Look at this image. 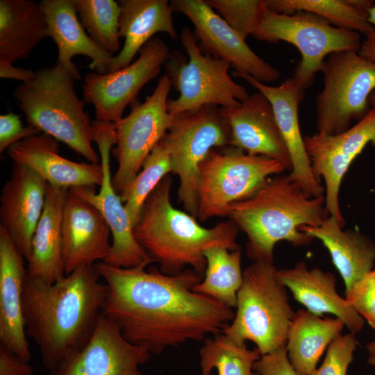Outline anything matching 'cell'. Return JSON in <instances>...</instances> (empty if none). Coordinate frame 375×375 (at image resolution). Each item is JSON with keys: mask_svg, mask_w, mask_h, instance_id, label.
Listing matches in <instances>:
<instances>
[{"mask_svg": "<svg viewBox=\"0 0 375 375\" xmlns=\"http://www.w3.org/2000/svg\"><path fill=\"white\" fill-rule=\"evenodd\" d=\"M367 349L369 352V356L375 355V340L367 344Z\"/></svg>", "mask_w": 375, "mask_h": 375, "instance_id": "cell-44", "label": "cell"}, {"mask_svg": "<svg viewBox=\"0 0 375 375\" xmlns=\"http://www.w3.org/2000/svg\"><path fill=\"white\" fill-rule=\"evenodd\" d=\"M180 40L188 61L182 55H170L165 66L166 74L179 93L176 99L167 101L172 115L208 105L234 108L249 97L247 90L229 76V63L203 53L190 28L182 30Z\"/></svg>", "mask_w": 375, "mask_h": 375, "instance_id": "cell-9", "label": "cell"}, {"mask_svg": "<svg viewBox=\"0 0 375 375\" xmlns=\"http://www.w3.org/2000/svg\"><path fill=\"white\" fill-rule=\"evenodd\" d=\"M24 258L0 227V346L29 362L23 312V290L27 275Z\"/></svg>", "mask_w": 375, "mask_h": 375, "instance_id": "cell-22", "label": "cell"}, {"mask_svg": "<svg viewBox=\"0 0 375 375\" xmlns=\"http://www.w3.org/2000/svg\"><path fill=\"white\" fill-rule=\"evenodd\" d=\"M369 104L372 108H375V91L372 92L369 97Z\"/></svg>", "mask_w": 375, "mask_h": 375, "instance_id": "cell-45", "label": "cell"}, {"mask_svg": "<svg viewBox=\"0 0 375 375\" xmlns=\"http://www.w3.org/2000/svg\"><path fill=\"white\" fill-rule=\"evenodd\" d=\"M324 86L315 98L317 133L336 135L369 112V97L375 89V62L352 51H336L325 59L321 70Z\"/></svg>", "mask_w": 375, "mask_h": 375, "instance_id": "cell-10", "label": "cell"}, {"mask_svg": "<svg viewBox=\"0 0 375 375\" xmlns=\"http://www.w3.org/2000/svg\"><path fill=\"white\" fill-rule=\"evenodd\" d=\"M69 188L48 183L44 210L35 231L27 275L49 283L65 276L62 258V220Z\"/></svg>", "mask_w": 375, "mask_h": 375, "instance_id": "cell-27", "label": "cell"}, {"mask_svg": "<svg viewBox=\"0 0 375 375\" xmlns=\"http://www.w3.org/2000/svg\"><path fill=\"white\" fill-rule=\"evenodd\" d=\"M95 265L81 266L53 283L26 275L23 312L26 335L49 372L90 338L107 288Z\"/></svg>", "mask_w": 375, "mask_h": 375, "instance_id": "cell-2", "label": "cell"}, {"mask_svg": "<svg viewBox=\"0 0 375 375\" xmlns=\"http://www.w3.org/2000/svg\"><path fill=\"white\" fill-rule=\"evenodd\" d=\"M371 273L372 276H374V278H375V268L371 271Z\"/></svg>", "mask_w": 375, "mask_h": 375, "instance_id": "cell-47", "label": "cell"}, {"mask_svg": "<svg viewBox=\"0 0 375 375\" xmlns=\"http://www.w3.org/2000/svg\"><path fill=\"white\" fill-rule=\"evenodd\" d=\"M172 86L169 77L164 74L145 101H134L129 114L114 123L116 144L111 153L118 167L112 183L118 194L136 177L171 125L174 116L167 110V101Z\"/></svg>", "mask_w": 375, "mask_h": 375, "instance_id": "cell-12", "label": "cell"}, {"mask_svg": "<svg viewBox=\"0 0 375 375\" xmlns=\"http://www.w3.org/2000/svg\"><path fill=\"white\" fill-rule=\"evenodd\" d=\"M40 4L45 16L48 35L57 46L56 63L62 65L78 80L81 74L72 58L74 56L83 55L92 60L89 65L91 69L100 74H106L108 64L115 56L86 34L72 0H42Z\"/></svg>", "mask_w": 375, "mask_h": 375, "instance_id": "cell-24", "label": "cell"}, {"mask_svg": "<svg viewBox=\"0 0 375 375\" xmlns=\"http://www.w3.org/2000/svg\"><path fill=\"white\" fill-rule=\"evenodd\" d=\"M244 40L253 34L267 10L265 0H205Z\"/></svg>", "mask_w": 375, "mask_h": 375, "instance_id": "cell-36", "label": "cell"}, {"mask_svg": "<svg viewBox=\"0 0 375 375\" xmlns=\"http://www.w3.org/2000/svg\"><path fill=\"white\" fill-rule=\"evenodd\" d=\"M345 293L350 305L375 330V278L371 272Z\"/></svg>", "mask_w": 375, "mask_h": 375, "instance_id": "cell-38", "label": "cell"}, {"mask_svg": "<svg viewBox=\"0 0 375 375\" xmlns=\"http://www.w3.org/2000/svg\"><path fill=\"white\" fill-rule=\"evenodd\" d=\"M139 53L133 62L119 70L85 75L83 101L94 106L96 120L115 123L121 119L125 108L158 76L171 55L167 44L158 37L150 40Z\"/></svg>", "mask_w": 375, "mask_h": 375, "instance_id": "cell-14", "label": "cell"}, {"mask_svg": "<svg viewBox=\"0 0 375 375\" xmlns=\"http://www.w3.org/2000/svg\"><path fill=\"white\" fill-rule=\"evenodd\" d=\"M28 362L0 346V375H34Z\"/></svg>", "mask_w": 375, "mask_h": 375, "instance_id": "cell-41", "label": "cell"}, {"mask_svg": "<svg viewBox=\"0 0 375 375\" xmlns=\"http://www.w3.org/2000/svg\"><path fill=\"white\" fill-rule=\"evenodd\" d=\"M94 141L98 146L103 180L100 190L88 186L73 187L69 190L95 206L106 219L112 236L111 249L103 262L117 267H147L155 260L135 240L133 226L119 195L112 183L110 154L116 136L114 123L92 122Z\"/></svg>", "mask_w": 375, "mask_h": 375, "instance_id": "cell-13", "label": "cell"}, {"mask_svg": "<svg viewBox=\"0 0 375 375\" xmlns=\"http://www.w3.org/2000/svg\"><path fill=\"white\" fill-rule=\"evenodd\" d=\"M110 235L99 210L69 189L62 220L65 275L81 266L104 261L111 249Z\"/></svg>", "mask_w": 375, "mask_h": 375, "instance_id": "cell-21", "label": "cell"}, {"mask_svg": "<svg viewBox=\"0 0 375 375\" xmlns=\"http://www.w3.org/2000/svg\"><path fill=\"white\" fill-rule=\"evenodd\" d=\"M268 10L290 14L306 11L317 14L333 26L365 35L373 30L368 15L358 9L351 0H265Z\"/></svg>", "mask_w": 375, "mask_h": 375, "instance_id": "cell-33", "label": "cell"}, {"mask_svg": "<svg viewBox=\"0 0 375 375\" xmlns=\"http://www.w3.org/2000/svg\"><path fill=\"white\" fill-rule=\"evenodd\" d=\"M94 265L107 288L101 312L151 353L222 333L235 316L232 308L193 291L203 275L192 268L168 275L156 267Z\"/></svg>", "mask_w": 375, "mask_h": 375, "instance_id": "cell-1", "label": "cell"}, {"mask_svg": "<svg viewBox=\"0 0 375 375\" xmlns=\"http://www.w3.org/2000/svg\"><path fill=\"white\" fill-rule=\"evenodd\" d=\"M357 345L355 334L339 335L328 345L321 366L309 375H347Z\"/></svg>", "mask_w": 375, "mask_h": 375, "instance_id": "cell-37", "label": "cell"}, {"mask_svg": "<svg viewBox=\"0 0 375 375\" xmlns=\"http://www.w3.org/2000/svg\"><path fill=\"white\" fill-rule=\"evenodd\" d=\"M206 268L203 280L193 291L208 296L230 308H236L237 294L242 285L241 250L221 247L206 250Z\"/></svg>", "mask_w": 375, "mask_h": 375, "instance_id": "cell-31", "label": "cell"}, {"mask_svg": "<svg viewBox=\"0 0 375 375\" xmlns=\"http://www.w3.org/2000/svg\"><path fill=\"white\" fill-rule=\"evenodd\" d=\"M170 4L173 12L192 22L201 50L228 62L233 74H248L263 83L280 78L279 71L258 56L205 0H173Z\"/></svg>", "mask_w": 375, "mask_h": 375, "instance_id": "cell-16", "label": "cell"}, {"mask_svg": "<svg viewBox=\"0 0 375 375\" xmlns=\"http://www.w3.org/2000/svg\"><path fill=\"white\" fill-rule=\"evenodd\" d=\"M280 282L288 288L297 301L306 310L321 316L331 313L341 319L350 333L360 332L365 323L363 318L335 289V277L330 272L314 267L308 269L303 262L292 268L277 270Z\"/></svg>", "mask_w": 375, "mask_h": 375, "instance_id": "cell-25", "label": "cell"}, {"mask_svg": "<svg viewBox=\"0 0 375 375\" xmlns=\"http://www.w3.org/2000/svg\"><path fill=\"white\" fill-rule=\"evenodd\" d=\"M78 19L88 35L115 56L120 51V8L114 0H72Z\"/></svg>", "mask_w": 375, "mask_h": 375, "instance_id": "cell-34", "label": "cell"}, {"mask_svg": "<svg viewBox=\"0 0 375 375\" xmlns=\"http://www.w3.org/2000/svg\"><path fill=\"white\" fill-rule=\"evenodd\" d=\"M301 230L319 240L328 249L346 292L373 269L375 243L360 232L344 231L333 216L328 215L318 226H305Z\"/></svg>", "mask_w": 375, "mask_h": 375, "instance_id": "cell-28", "label": "cell"}, {"mask_svg": "<svg viewBox=\"0 0 375 375\" xmlns=\"http://www.w3.org/2000/svg\"><path fill=\"white\" fill-rule=\"evenodd\" d=\"M199 356L201 375H210L213 369L218 375H258L253 367L261 357L259 350L249 349L223 333L205 339Z\"/></svg>", "mask_w": 375, "mask_h": 375, "instance_id": "cell-32", "label": "cell"}, {"mask_svg": "<svg viewBox=\"0 0 375 375\" xmlns=\"http://www.w3.org/2000/svg\"><path fill=\"white\" fill-rule=\"evenodd\" d=\"M304 144L315 178L325 183V210L341 227L342 217L339 192L342 180L353 160L368 144L375 147V108L347 131L336 135L317 133L303 137Z\"/></svg>", "mask_w": 375, "mask_h": 375, "instance_id": "cell-15", "label": "cell"}, {"mask_svg": "<svg viewBox=\"0 0 375 375\" xmlns=\"http://www.w3.org/2000/svg\"><path fill=\"white\" fill-rule=\"evenodd\" d=\"M233 74L262 93L272 104L292 162L290 178L310 196H322L324 188L312 172L299 127L298 110L304 97V90L292 77L278 86H270L248 74Z\"/></svg>", "mask_w": 375, "mask_h": 375, "instance_id": "cell-20", "label": "cell"}, {"mask_svg": "<svg viewBox=\"0 0 375 375\" xmlns=\"http://www.w3.org/2000/svg\"><path fill=\"white\" fill-rule=\"evenodd\" d=\"M367 19L373 26V30L366 35L358 53L362 58L375 62V3L369 10Z\"/></svg>", "mask_w": 375, "mask_h": 375, "instance_id": "cell-42", "label": "cell"}, {"mask_svg": "<svg viewBox=\"0 0 375 375\" xmlns=\"http://www.w3.org/2000/svg\"><path fill=\"white\" fill-rule=\"evenodd\" d=\"M47 37V24L40 2L0 1V62L12 64L27 58Z\"/></svg>", "mask_w": 375, "mask_h": 375, "instance_id": "cell-29", "label": "cell"}, {"mask_svg": "<svg viewBox=\"0 0 375 375\" xmlns=\"http://www.w3.org/2000/svg\"><path fill=\"white\" fill-rule=\"evenodd\" d=\"M273 262L254 261L243 271L237 310L223 333L240 344L250 340L261 356L286 347L295 312Z\"/></svg>", "mask_w": 375, "mask_h": 375, "instance_id": "cell-6", "label": "cell"}, {"mask_svg": "<svg viewBox=\"0 0 375 375\" xmlns=\"http://www.w3.org/2000/svg\"><path fill=\"white\" fill-rule=\"evenodd\" d=\"M40 132L35 128L28 125L24 127L19 115L8 112L0 115V153L17 142Z\"/></svg>", "mask_w": 375, "mask_h": 375, "instance_id": "cell-39", "label": "cell"}, {"mask_svg": "<svg viewBox=\"0 0 375 375\" xmlns=\"http://www.w3.org/2000/svg\"><path fill=\"white\" fill-rule=\"evenodd\" d=\"M253 368L258 375H297L289 360L286 347L261 356Z\"/></svg>", "mask_w": 375, "mask_h": 375, "instance_id": "cell-40", "label": "cell"}, {"mask_svg": "<svg viewBox=\"0 0 375 375\" xmlns=\"http://www.w3.org/2000/svg\"><path fill=\"white\" fill-rule=\"evenodd\" d=\"M172 178L167 175L151 192L133 226L135 240L157 262L164 274L175 275L190 266L205 273L204 253L212 247L229 251L240 249L238 228L233 222L218 223L206 228L190 214L175 208L170 201Z\"/></svg>", "mask_w": 375, "mask_h": 375, "instance_id": "cell-3", "label": "cell"}, {"mask_svg": "<svg viewBox=\"0 0 375 375\" xmlns=\"http://www.w3.org/2000/svg\"><path fill=\"white\" fill-rule=\"evenodd\" d=\"M76 77L56 63L35 71L34 77L19 83L14 98L28 124L66 144L90 162L101 160L94 149V128L84 110L85 101L75 90Z\"/></svg>", "mask_w": 375, "mask_h": 375, "instance_id": "cell-5", "label": "cell"}, {"mask_svg": "<svg viewBox=\"0 0 375 375\" xmlns=\"http://www.w3.org/2000/svg\"><path fill=\"white\" fill-rule=\"evenodd\" d=\"M228 216L247 236V256L254 261L273 262L278 242L310 243L312 238L301 228L318 226L328 215L324 195L312 197L289 175H276L251 197L233 203Z\"/></svg>", "mask_w": 375, "mask_h": 375, "instance_id": "cell-4", "label": "cell"}, {"mask_svg": "<svg viewBox=\"0 0 375 375\" xmlns=\"http://www.w3.org/2000/svg\"><path fill=\"white\" fill-rule=\"evenodd\" d=\"M119 37L124 39L120 51L110 61L106 74L130 65L141 49L157 33L178 38L167 0H119Z\"/></svg>", "mask_w": 375, "mask_h": 375, "instance_id": "cell-26", "label": "cell"}, {"mask_svg": "<svg viewBox=\"0 0 375 375\" xmlns=\"http://www.w3.org/2000/svg\"><path fill=\"white\" fill-rule=\"evenodd\" d=\"M367 362L375 367V355L369 356L367 358Z\"/></svg>", "mask_w": 375, "mask_h": 375, "instance_id": "cell-46", "label": "cell"}, {"mask_svg": "<svg viewBox=\"0 0 375 375\" xmlns=\"http://www.w3.org/2000/svg\"><path fill=\"white\" fill-rule=\"evenodd\" d=\"M35 76V71L31 69L17 67L11 63L0 62V77L1 78H12L28 82Z\"/></svg>", "mask_w": 375, "mask_h": 375, "instance_id": "cell-43", "label": "cell"}, {"mask_svg": "<svg viewBox=\"0 0 375 375\" xmlns=\"http://www.w3.org/2000/svg\"><path fill=\"white\" fill-rule=\"evenodd\" d=\"M231 130L229 146L252 156H265L292 169V162L273 108L258 91L234 108H220Z\"/></svg>", "mask_w": 375, "mask_h": 375, "instance_id": "cell-19", "label": "cell"}, {"mask_svg": "<svg viewBox=\"0 0 375 375\" xmlns=\"http://www.w3.org/2000/svg\"><path fill=\"white\" fill-rule=\"evenodd\" d=\"M345 326L338 317L322 318L308 310L295 312L289 328L286 349L297 375H309L316 369L324 350Z\"/></svg>", "mask_w": 375, "mask_h": 375, "instance_id": "cell-30", "label": "cell"}, {"mask_svg": "<svg viewBox=\"0 0 375 375\" xmlns=\"http://www.w3.org/2000/svg\"><path fill=\"white\" fill-rule=\"evenodd\" d=\"M230 141L228 124L215 105L174 115L168 131L160 140L169 153L172 172L179 178V201L195 218L198 216L199 165L212 149L225 147Z\"/></svg>", "mask_w": 375, "mask_h": 375, "instance_id": "cell-11", "label": "cell"}, {"mask_svg": "<svg viewBox=\"0 0 375 375\" xmlns=\"http://www.w3.org/2000/svg\"><path fill=\"white\" fill-rule=\"evenodd\" d=\"M169 172H172L171 159L160 140L146 158L136 177L119 194L133 226L140 219L146 199Z\"/></svg>", "mask_w": 375, "mask_h": 375, "instance_id": "cell-35", "label": "cell"}, {"mask_svg": "<svg viewBox=\"0 0 375 375\" xmlns=\"http://www.w3.org/2000/svg\"><path fill=\"white\" fill-rule=\"evenodd\" d=\"M58 141L45 133L22 140L7 149L13 162L26 165L53 186L96 188L103 180L101 164L76 162L61 156Z\"/></svg>", "mask_w": 375, "mask_h": 375, "instance_id": "cell-23", "label": "cell"}, {"mask_svg": "<svg viewBox=\"0 0 375 375\" xmlns=\"http://www.w3.org/2000/svg\"><path fill=\"white\" fill-rule=\"evenodd\" d=\"M151 352L128 342L102 312L87 343L64 358L49 375H142Z\"/></svg>", "mask_w": 375, "mask_h": 375, "instance_id": "cell-17", "label": "cell"}, {"mask_svg": "<svg viewBox=\"0 0 375 375\" xmlns=\"http://www.w3.org/2000/svg\"><path fill=\"white\" fill-rule=\"evenodd\" d=\"M285 169L274 159L249 155L231 146L212 149L199 168L197 217L205 221L228 216L233 203L251 197L271 176Z\"/></svg>", "mask_w": 375, "mask_h": 375, "instance_id": "cell-7", "label": "cell"}, {"mask_svg": "<svg viewBox=\"0 0 375 375\" xmlns=\"http://www.w3.org/2000/svg\"><path fill=\"white\" fill-rule=\"evenodd\" d=\"M48 183L28 167L13 162L0 197V227L27 261L45 204Z\"/></svg>", "mask_w": 375, "mask_h": 375, "instance_id": "cell-18", "label": "cell"}, {"mask_svg": "<svg viewBox=\"0 0 375 375\" xmlns=\"http://www.w3.org/2000/svg\"><path fill=\"white\" fill-rule=\"evenodd\" d=\"M252 35L260 41H283L298 49L301 58L292 77L303 90L312 85L331 53L358 52L361 44L359 33L335 27L322 17L306 11L284 14L267 9Z\"/></svg>", "mask_w": 375, "mask_h": 375, "instance_id": "cell-8", "label": "cell"}]
</instances>
